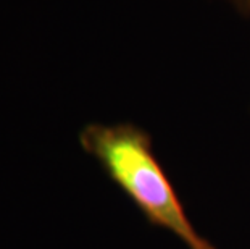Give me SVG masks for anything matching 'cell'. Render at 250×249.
<instances>
[{"mask_svg":"<svg viewBox=\"0 0 250 249\" xmlns=\"http://www.w3.org/2000/svg\"><path fill=\"white\" fill-rule=\"evenodd\" d=\"M79 144L148 224L171 231L189 249H216L194 228L146 130L134 123H89L79 131Z\"/></svg>","mask_w":250,"mask_h":249,"instance_id":"obj_1","label":"cell"},{"mask_svg":"<svg viewBox=\"0 0 250 249\" xmlns=\"http://www.w3.org/2000/svg\"><path fill=\"white\" fill-rule=\"evenodd\" d=\"M228 2H231L242 13H250V0H228Z\"/></svg>","mask_w":250,"mask_h":249,"instance_id":"obj_2","label":"cell"}]
</instances>
